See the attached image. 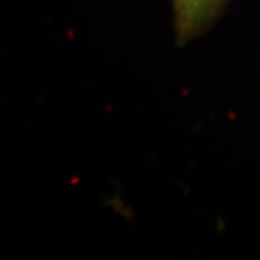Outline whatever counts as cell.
Here are the masks:
<instances>
[{
  "mask_svg": "<svg viewBox=\"0 0 260 260\" xmlns=\"http://www.w3.org/2000/svg\"><path fill=\"white\" fill-rule=\"evenodd\" d=\"M177 44L184 45L212 23L226 0H171Z\"/></svg>",
  "mask_w": 260,
  "mask_h": 260,
  "instance_id": "6da1fadb",
  "label": "cell"
}]
</instances>
